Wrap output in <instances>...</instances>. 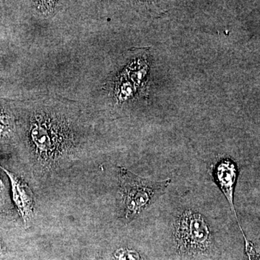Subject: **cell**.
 <instances>
[{
  "mask_svg": "<svg viewBox=\"0 0 260 260\" xmlns=\"http://www.w3.org/2000/svg\"><path fill=\"white\" fill-rule=\"evenodd\" d=\"M4 251V246H3V243L0 242V254Z\"/></svg>",
  "mask_w": 260,
  "mask_h": 260,
  "instance_id": "obj_9",
  "label": "cell"
},
{
  "mask_svg": "<svg viewBox=\"0 0 260 260\" xmlns=\"http://www.w3.org/2000/svg\"><path fill=\"white\" fill-rule=\"evenodd\" d=\"M7 174L11 184L12 197L19 215L24 224L28 226L34 218V197L28 184L15 174L0 166Z\"/></svg>",
  "mask_w": 260,
  "mask_h": 260,
  "instance_id": "obj_4",
  "label": "cell"
},
{
  "mask_svg": "<svg viewBox=\"0 0 260 260\" xmlns=\"http://www.w3.org/2000/svg\"><path fill=\"white\" fill-rule=\"evenodd\" d=\"M15 120L11 113L0 106V140L8 139L14 131Z\"/></svg>",
  "mask_w": 260,
  "mask_h": 260,
  "instance_id": "obj_6",
  "label": "cell"
},
{
  "mask_svg": "<svg viewBox=\"0 0 260 260\" xmlns=\"http://www.w3.org/2000/svg\"><path fill=\"white\" fill-rule=\"evenodd\" d=\"M214 178H215L217 184L220 187V190L225 195L229 205H230L232 212L235 215L236 219H237L238 225H239V229L242 233L244 242L247 243L249 241L247 240L246 236L244 235L242 228L239 223V220H238L237 212H236L235 208H234V186H235L237 179V169L235 164L229 160H222L215 167V172H214Z\"/></svg>",
  "mask_w": 260,
  "mask_h": 260,
  "instance_id": "obj_5",
  "label": "cell"
},
{
  "mask_svg": "<svg viewBox=\"0 0 260 260\" xmlns=\"http://www.w3.org/2000/svg\"><path fill=\"white\" fill-rule=\"evenodd\" d=\"M115 260H144L138 251L128 248H119L114 253Z\"/></svg>",
  "mask_w": 260,
  "mask_h": 260,
  "instance_id": "obj_7",
  "label": "cell"
},
{
  "mask_svg": "<svg viewBox=\"0 0 260 260\" xmlns=\"http://www.w3.org/2000/svg\"><path fill=\"white\" fill-rule=\"evenodd\" d=\"M3 188H4V185H3V181H2L1 178H0V192H2V191L3 190Z\"/></svg>",
  "mask_w": 260,
  "mask_h": 260,
  "instance_id": "obj_10",
  "label": "cell"
},
{
  "mask_svg": "<svg viewBox=\"0 0 260 260\" xmlns=\"http://www.w3.org/2000/svg\"><path fill=\"white\" fill-rule=\"evenodd\" d=\"M35 3L38 13L39 15H44V17H48L52 14L57 6L56 2L41 1Z\"/></svg>",
  "mask_w": 260,
  "mask_h": 260,
  "instance_id": "obj_8",
  "label": "cell"
},
{
  "mask_svg": "<svg viewBox=\"0 0 260 260\" xmlns=\"http://www.w3.org/2000/svg\"><path fill=\"white\" fill-rule=\"evenodd\" d=\"M175 240L181 254L194 255L206 251L211 244V234L204 217L186 210L179 215L175 224Z\"/></svg>",
  "mask_w": 260,
  "mask_h": 260,
  "instance_id": "obj_3",
  "label": "cell"
},
{
  "mask_svg": "<svg viewBox=\"0 0 260 260\" xmlns=\"http://www.w3.org/2000/svg\"><path fill=\"white\" fill-rule=\"evenodd\" d=\"M121 204L126 220H134L148 207L155 203L171 183V179L155 181L138 177L124 167H119Z\"/></svg>",
  "mask_w": 260,
  "mask_h": 260,
  "instance_id": "obj_2",
  "label": "cell"
},
{
  "mask_svg": "<svg viewBox=\"0 0 260 260\" xmlns=\"http://www.w3.org/2000/svg\"><path fill=\"white\" fill-rule=\"evenodd\" d=\"M34 107L26 131L28 147L40 172H54L80 152V110L54 99H39Z\"/></svg>",
  "mask_w": 260,
  "mask_h": 260,
  "instance_id": "obj_1",
  "label": "cell"
}]
</instances>
